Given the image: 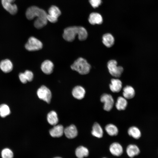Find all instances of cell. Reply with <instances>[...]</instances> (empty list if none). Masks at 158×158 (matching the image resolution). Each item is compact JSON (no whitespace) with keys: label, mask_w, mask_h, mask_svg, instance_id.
Wrapping results in <instances>:
<instances>
[{"label":"cell","mask_w":158,"mask_h":158,"mask_svg":"<svg viewBox=\"0 0 158 158\" xmlns=\"http://www.w3.org/2000/svg\"><path fill=\"white\" fill-rule=\"evenodd\" d=\"M77 35L80 40L84 41L87 38L88 34L86 29L83 27L71 26L64 30L63 37L65 40L71 42L74 40Z\"/></svg>","instance_id":"6da1fadb"},{"label":"cell","mask_w":158,"mask_h":158,"mask_svg":"<svg viewBox=\"0 0 158 158\" xmlns=\"http://www.w3.org/2000/svg\"><path fill=\"white\" fill-rule=\"evenodd\" d=\"M71 68L81 75L88 73L91 68V65L85 59L80 57L75 61L71 66Z\"/></svg>","instance_id":"7a4b0ae2"},{"label":"cell","mask_w":158,"mask_h":158,"mask_svg":"<svg viewBox=\"0 0 158 158\" xmlns=\"http://www.w3.org/2000/svg\"><path fill=\"white\" fill-rule=\"evenodd\" d=\"M25 15L28 20H32L35 17L36 18H47V13L43 9L35 6H32L27 9Z\"/></svg>","instance_id":"3957f363"},{"label":"cell","mask_w":158,"mask_h":158,"mask_svg":"<svg viewBox=\"0 0 158 158\" xmlns=\"http://www.w3.org/2000/svg\"><path fill=\"white\" fill-rule=\"evenodd\" d=\"M107 68L109 73L116 78L121 76L123 71L122 67L117 66V63L114 60H109L107 63Z\"/></svg>","instance_id":"277c9868"},{"label":"cell","mask_w":158,"mask_h":158,"mask_svg":"<svg viewBox=\"0 0 158 158\" xmlns=\"http://www.w3.org/2000/svg\"><path fill=\"white\" fill-rule=\"evenodd\" d=\"M42 42L33 37H30L25 45V49L30 51L39 50L42 49Z\"/></svg>","instance_id":"5b68a950"},{"label":"cell","mask_w":158,"mask_h":158,"mask_svg":"<svg viewBox=\"0 0 158 158\" xmlns=\"http://www.w3.org/2000/svg\"><path fill=\"white\" fill-rule=\"evenodd\" d=\"M38 97L48 103H49L51 98V93L49 89L44 85L41 86L37 90Z\"/></svg>","instance_id":"8992f818"},{"label":"cell","mask_w":158,"mask_h":158,"mask_svg":"<svg viewBox=\"0 0 158 158\" xmlns=\"http://www.w3.org/2000/svg\"><path fill=\"white\" fill-rule=\"evenodd\" d=\"M61 13V11L58 7L55 6H51L49 8L47 14L48 21L52 23L56 22Z\"/></svg>","instance_id":"52a82bcc"},{"label":"cell","mask_w":158,"mask_h":158,"mask_svg":"<svg viewBox=\"0 0 158 158\" xmlns=\"http://www.w3.org/2000/svg\"><path fill=\"white\" fill-rule=\"evenodd\" d=\"M100 101L104 103L103 109L106 111H109L114 106V99L112 96L109 94H102L101 96Z\"/></svg>","instance_id":"ba28073f"},{"label":"cell","mask_w":158,"mask_h":158,"mask_svg":"<svg viewBox=\"0 0 158 158\" xmlns=\"http://www.w3.org/2000/svg\"><path fill=\"white\" fill-rule=\"evenodd\" d=\"M15 0H1L2 5L4 8L10 14L14 15L16 13L18 9L16 5L14 3Z\"/></svg>","instance_id":"9c48e42d"},{"label":"cell","mask_w":158,"mask_h":158,"mask_svg":"<svg viewBox=\"0 0 158 158\" xmlns=\"http://www.w3.org/2000/svg\"><path fill=\"white\" fill-rule=\"evenodd\" d=\"M64 133L67 138L72 139L77 136L78 130L74 125H71L64 129Z\"/></svg>","instance_id":"30bf717a"},{"label":"cell","mask_w":158,"mask_h":158,"mask_svg":"<svg viewBox=\"0 0 158 158\" xmlns=\"http://www.w3.org/2000/svg\"><path fill=\"white\" fill-rule=\"evenodd\" d=\"M109 150L113 155L119 156L123 152V149L121 145L119 143L114 142L112 143L109 147Z\"/></svg>","instance_id":"8fae6325"},{"label":"cell","mask_w":158,"mask_h":158,"mask_svg":"<svg viewBox=\"0 0 158 158\" xmlns=\"http://www.w3.org/2000/svg\"><path fill=\"white\" fill-rule=\"evenodd\" d=\"M54 65L53 63L49 60H46L42 63L41 68L45 74L49 75L53 72Z\"/></svg>","instance_id":"7c38bea8"},{"label":"cell","mask_w":158,"mask_h":158,"mask_svg":"<svg viewBox=\"0 0 158 158\" xmlns=\"http://www.w3.org/2000/svg\"><path fill=\"white\" fill-rule=\"evenodd\" d=\"M109 87L110 90L112 92H118L122 89V83L119 79L113 78L111 80Z\"/></svg>","instance_id":"4fadbf2b"},{"label":"cell","mask_w":158,"mask_h":158,"mask_svg":"<svg viewBox=\"0 0 158 158\" xmlns=\"http://www.w3.org/2000/svg\"><path fill=\"white\" fill-rule=\"evenodd\" d=\"M49 130V133L53 137L58 138L61 136L64 133L63 126L61 125H55Z\"/></svg>","instance_id":"5bb4252c"},{"label":"cell","mask_w":158,"mask_h":158,"mask_svg":"<svg viewBox=\"0 0 158 158\" xmlns=\"http://www.w3.org/2000/svg\"><path fill=\"white\" fill-rule=\"evenodd\" d=\"M85 91L84 88L80 86L75 87L73 90L72 94L74 98L78 99H81L85 97Z\"/></svg>","instance_id":"9a60e30c"},{"label":"cell","mask_w":158,"mask_h":158,"mask_svg":"<svg viewBox=\"0 0 158 158\" xmlns=\"http://www.w3.org/2000/svg\"><path fill=\"white\" fill-rule=\"evenodd\" d=\"M0 68L4 73L10 72L12 70L13 68L12 63L8 59L3 60L0 62Z\"/></svg>","instance_id":"2e32d148"},{"label":"cell","mask_w":158,"mask_h":158,"mask_svg":"<svg viewBox=\"0 0 158 158\" xmlns=\"http://www.w3.org/2000/svg\"><path fill=\"white\" fill-rule=\"evenodd\" d=\"M88 21L90 23L93 25L100 24L102 23L103 19L100 14L97 13L93 12L89 15Z\"/></svg>","instance_id":"e0dca14e"},{"label":"cell","mask_w":158,"mask_h":158,"mask_svg":"<svg viewBox=\"0 0 158 158\" xmlns=\"http://www.w3.org/2000/svg\"><path fill=\"white\" fill-rule=\"evenodd\" d=\"M114 37L110 33H106L102 37V43L107 47L109 48L112 46L114 44Z\"/></svg>","instance_id":"ac0fdd59"},{"label":"cell","mask_w":158,"mask_h":158,"mask_svg":"<svg viewBox=\"0 0 158 158\" xmlns=\"http://www.w3.org/2000/svg\"><path fill=\"white\" fill-rule=\"evenodd\" d=\"M91 133L93 136L101 138L103 136V131L100 125L97 123H95L92 127Z\"/></svg>","instance_id":"d6986e66"},{"label":"cell","mask_w":158,"mask_h":158,"mask_svg":"<svg viewBox=\"0 0 158 158\" xmlns=\"http://www.w3.org/2000/svg\"><path fill=\"white\" fill-rule=\"evenodd\" d=\"M126 151L128 156L130 158L138 155L140 153L138 147L134 144L129 145L127 147Z\"/></svg>","instance_id":"ffe728a7"},{"label":"cell","mask_w":158,"mask_h":158,"mask_svg":"<svg viewBox=\"0 0 158 158\" xmlns=\"http://www.w3.org/2000/svg\"><path fill=\"white\" fill-rule=\"evenodd\" d=\"M135 92L133 88L129 85H127L123 89V97L126 99L133 98L135 95Z\"/></svg>","instance_id":"44dd1931"},{"label":"cell","mask_w":158,"mask_h":158,"mask_svg":"<svg viewBox=\"0 0 158 158\" xmlns=\"http://www.w3.org/2000/svg\"><path fill=\"white\" fill-rule=\"evenodd\" d=\"M127 99L123 97H119L117 100L115 104L116 109L118 110H123L126 108L128 102Z\"/></svg>","instance_id":"7402d4cb"},{"label":"cell","mask_w":158,"mask_h":158,"mask_svg":"<svg viewBox=\"0 0 158 158\" xmlns=\"http://www.w3.org/2000/svg\"><path fill=\"white\" fill-rule=\"evenodd\" d=\"M89 152L88 149L83 146H80L76 149L75 154L78 158H83L87 157L89 155Z\"/></svg>","instance_id":"603a6c76"},{"label":"cell","mask_w":158,"mask_h":158,"mask_svg":"<svg viewBox=\"0 0 158 158\" xmlns=\"http://www.w3.org/2000/svg\"><path fill=\"white\" fill-rule=\"evenodd\" d=\"M47 120L50 125L53 126L56 125L58 122V118L56 112L53 111L50 112L47 115Z\"/></svg>","instance_id":"cb8c5ba5"},{"label":"cell","mask_w":158,"mask_h":158,"mask_svg":"<svg viewBox=\"0 0 158 158\" xmlns=\"http://www.w3.org/2000/svg\"><path fill=\"white\" fill-rule=\"evenodd\" d=\"M128 134L135 139H138L141 136V133L137 127L133 126L130 127L128 130Z\"/></svg>","instance_id":"d4e9b609"},{"label":"cell","mask_w":158,"mask_h":158,"mask_svg":"<svg viewBox=\"0 0 158 158\" xmlns=\"http://www.w3.org/2000/svg\"><path fill=\"white\" fill-rule=\"evenodd\" d=\"M105 129L107 133L111 136L116 135L118 133V128L113 124L107 125L105 127Z\"/></svg>","instance_id":"484cf974"},{"label":"cell","mask_w":158,"mask_h":158,"mask_svg":"<svg viewBox=\"0 0 158 158\" xmlns=\"http://www.w3.org/2000/svg\"><path fill=\"white\" fill-rule=\"evenodd\" d=\"M47 18H37L34 22V26L37 29H40L47 25Z\"/></svg>","instance_id":"4316f807"},{"label":"cell","mask_w":158,"mask_h":158,"mask_svg":"<svg viewBox=\"0 0 158 158\" xmlns=\"http://www.w3.org/2000/svg\"><path fill=\"white\" fill-rule=\"evenodd\" d=\"M10 113V110L8 105L2 104L0 105V116L2 118L5 117Z\"/></svg>","instance_id":"83f0119b"},{"label":"cell","mask_w":158,"mask_h":158,"mask_svg":"<svg viewBox=\"0 0 158 158\" xmlns=\"http://www.w3.org/2000/svg\"><path fill=\"white\" fill-rule=\"evenodd\" d=\"M1 155L2 158H13V153L10 149L5 148L1 151Z\"/></svg>","instance_id":"f1b7e54d"},{"label":"cell","mask_w":158,"mask_h":158,"mask_svg":"<svg viewBox=\"0 0 158 158\" xmlns=\"http://www.w3.org/2000/svg\"><path fill=\"white\" fill-rule=\"evenodd\" d=\"M24 73L27 81L30 82L32 80L33 74L32 72L27 70L25 71Z\"/></svg>","instance_id":"f546056e"},{"label":"cell","mask_w":158,"mask_h":158,"mask_svg":"<svg viewBox=\"0 0 158 158\" xmlns=\"http://www.w3.org/2000/svg\"><path fill=\"white\" fill-rule=\"evenodd\" d=\"M89 1L92 7L97 8L99 6L101 3V0H89Z\"/></svg>","instance_id":"4dcf8cb0"},{"label":"cell","mask_w":158,"mask_h":158,"mask_svg":"<svg viewBox=\"0 0 158 158\" xmlns=\"http://www.w3.org/2000/svg\"><path fill=\"white\" fill-rule=\"evenodd\" d=\"M19 78L20 81L23 83H26L27 80L24 73H20L19 75Z\"/></svg>","instance_id":"1f68e13d"},{"label":"cell","mask_w":158,"mask_h":158,"mask_svg":"<svg viewBox=\"0 0 158 158\" xmlns=\"http://www.w3.org/2000/svg\"><path fill=\"white\" fill-rule=\"evenodd\" d=\"M54 158H62L61 157H54Z\"/></svg>","instance_id":"d6a6232c"},{"label":"cell","mask_w":158,"mask_h":158,"mask_svg":"<svg viewBox=\"0 0 158 158\" xmlns=\"http://www.w3.org/2000/svg\"><path fill=\"white\" fill-rule=\"evenodd\" d=\"M106 158L104 157V158Z\"/></svg>","instance_id":"836d02e7"}]
</instances>
